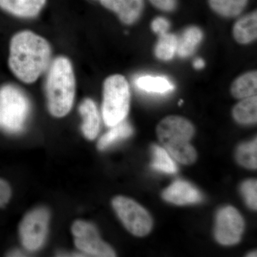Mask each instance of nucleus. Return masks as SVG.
I'll use <instances>...</instances> for the list:
<instances>
[{
  "mask_svg": "<svg viewBox=\"0 0 257 257\" xmlns=\"http://www.w3.org/2000/svg\"><path fill=\"white\" fill-rule=\"evenodd\" d=\"M192 123L179 116H168L157 125L160 143L172 158L183 165H191L197 160V152L190 144L194 135Z\"/></svg>",
  "mask_w": 257,
  "mask_h": 257,
  "instance_id": "3",
  "label": "nucleus"
},
{
  "mask_svg": "<svg viewBox=\"0 0 257 257\" xmlns=\"http://www.w3.org/2000/svg\"><path fill=\"white\" fill-rule=\"evenodd\" d=\"M244 222L239 211L232 207L223 208L216 215L215 234L218 242L233 245L239 242L243 234Z\"/></svg>",
  "mask_w": 257,
  "mask_h": 257,
  "instance_id": "9",
  "label": "nucleus"
},
{
  "mask_svg": "<svg viewBox=\"0 0 257 257\" xmlns=\"http://www.w3.org/2000/svg\"><path fill=\"white\" fill-rule=\"evenodd\" d=\"M177 37L168 32L159 35L155 49V56L159 60L169 61L173 58L177 52Z\"/></svg>",
  "mask_w": 257,
  "mask_h": 257,
  "instance_id": "20",
  "label": "nucleus"
},
{
  "mask_svg": "<svg viewBox=\"0 0 257 257\" xmlns=\"http://www.w3.org/2000/svg\"><path fill=\"white\" fill-rule=\"evenodd\" d=\"M232 115L236 122L241 124H256L257 121L256 95L242 99L233 108Z\"/></svg>",
  "mask_w": 257,
  "mask_h": 257,
  "instance_id": "17",
  "label": "nucleus"
},
{
  "mask_svg": "<svg viewBox=\"0 0 257 257\" xmlns=\"http://www.w3.org/2000/svg\"><path fill=\"white\" fill-rule=\"evenodd\" d=\"M236 160L246 168L256 170L257 167L256 139L251 143L243 144L238 147L236 154Z\"/></svg>",
  "mask_w": 257,
  "mask_h": 257,
  "instance_id": "23",
  "label": "nucleus"
},
{
  "mask_svg": "<svg viewBox=\"0 0 257 257\" xmlns=\"http://www.w3.org/2000/svg\"><path fill=\"white\" fill-rule=\"evenodd\" d=\"M202 30L195 26L186 29L180 37H177V55L181 57H187L192 55L198 45L202 42Z\"/></svg>",
  "mask_w": 257,
  "mask_h": 257,
  "instance_id": "15",
  "label": "nucleus"
},
{
  "mask_svg": "<svg viewBox=\"0 0 257 257\" xmlns=\"http://www.w3.org/2000/svg\"><path fill=\"white\" fill-rule=\"evenodd\" d=\"M152 155L153 160L151 166L154 170L167 174H174L177 172L175 162L165 148L155 145L152 147Z\"/></svg>",
  "mask_w": 257,
  "mask_h": 257,
  "instance_id": "22",
  "label": "nucleus"
},
{
  "mask_svg": "<svg viewBox=\"0 0 257 257\" xmlns=\"http://www.w3.org/2000/svg\"><path fill=\"white\" fill-rule=\"evenodd\" d=\"M247 256H257L256 251H253V252L249 253H248Z\"/></svg>",
  "mask_w": 257,
  "mask_h": 257,
  "instance_id": "29",
  "label": "nucleus"
},
{
  "mask_svg": "<svg viewBox=\"0 0 257 257\" xmlns=\"http://www.w3.org/2000/svg\"><path fill=\"white\" fill-rule=\"evenodd\" d=\"M49 221L50 213L46 208H37L27 214L19 229L24 247L31 251L41 247L46 238Z\"/></svg>",
  "mask_w": 257,
  "mask_h": 257,
  "instance_id": "7",
  "label": "nucleus"
},
{
  "mask_svg": "<svg viewBox=\"0 0 257 257\" xmlns=\"http://www.w3.org/2000/svg\"><path fill=\"white\" fill-rule=\"evenodd\" d=\"M155 8L165 12L173 11L177 6V0H150Z\"/></svg>",
  "mask_w": 257,
  "mask_h": 257,
  "instance_id": "27",
  "label": "nucleus"
},
{
  "mask_svg": "<svg viewBox=\"0 0 257 257\" xmlns=\"http://www.w3.org/2000/svg\"><path fill=\"white\" fill-rule=\"evenodd\" d=\"M257 72L251 71L237 77L231 86V95L236 99H245L256 95Z\"/></svg>",
  "mask_w": 257,
  "mask_h": 257,
  "instance_id": "16",
  "label": "nucleus"
},
{
  "mask_svg": "<svg viewBox=\"0 0 257 257\" xmlns=\"http://www.w3.org/2000/svg\"><path fill=\"white\" fill-rule=\"evenodd\" d=\"M233 36L234 40L241 45H248L256 40V10L245 15L235 23Z\"/></svg>",
  "mask_w": 257,
  "mask_h": 257,
  "instance_id": "14",
  "label": "nucleus"
},
{
  "mask_svg": "<svg viewBox=\"0 0 257 257\" xmlns=\"http://www.w3.org/2000/svg\"><path fill=\"white\" fill-rule=\"evenodd\" d=\"M194 68L196 69H201L204 67V62L202 59L198 58L197 60H194V63H193Z\"/></svg>",
  "mask_w": 257,
  "mask_h": 257,
  "instance_id": "28",
  "label": "nucleus"
},
{
  "mask_svg": "<svg viewBox=\"0 0 257 257\" xmlns=\"http://www.w3.org/2000/svg\"><path fill=\"white\" fill-rule=\"evenodd\" d=\"M79 111L83 118V135L89 140H94L100 130V117L94 101L85 99L81 103Z\"/></svg>",
  "mask_w": 257,
  "mask_h": 257,
  "instance_id": "13",
  "label": "nucleus"
},
{
  "mask_svg": "<svg viewBox=\"0 0 257 257\" xmlns=\"http://www.w3.org/2000/svg\"><path fill=\"white\" fill-rule=\"evenodd\" d=\"M162 197L167 202L178 205L195 204L202 201V196L192 184L184 181H176L163 192Z\"/></svg>",
  "mask_w": 257,
  "mask_h": 257,
  "instance_id": "10",
  "label": "nucleus"
},
{
  "mask_svg": "<svg viewBox=\"0 0 257 257\" xmlns=\"http://www.w3.org/2000/svg\"><path fill=\"white\" fill-rule=\"evenodd\" d=\"M72 232L75 246L87 256L113 257L116 256L110 246L101 240L94 225L82 220L72 224Z\"/></svg>",
  "mask_w": 257,
  "mask_h": 257,
  "instance_id": "8",
  "label": "nucleus"
},
{
  "mask_svg": "<svg viewBox=\"0 0 257 257\" xmlns=\"http://www.w3.org/2000/svg\"><path fill=\"white\" fill-rule=\"evenodd\" d=\"M133 133V128L124 120L119 124L111 126V128L107 132L98 142V149L104 150L120 140H124L131 136Z\"/></svg>",
  "mask_w": 257,
  "mask_h": 257,
  "instance_id": "19",
  "label": "nucleus"
},
{
  "mask_svg": "<svg viewBox=\"0 0 257 257\" xmlns=\"http://www.w3.org/2000/svg\"><path fill=\"white\" fill-rule=\"evenodd\" d=\"M112 207L126 229L137 236H145L152 228L148 211L130 198L118 196L112 200Z\"/></svg>",
  "mask_w": 257,
  "mask_h": 257,
  "instance_id": "6",
  "label": "nucleus"
},
{
  "mask_svg": "<svg viewBox=\"0 0 257 257\" xmlns=\"http://www.w3.org/2000/svg\"><path fill=\"white\" fill-rule=\"evenodd\" d=\"M51 47L43 37L30 31L18 32L12 38L8 64L22 82H35L48 67Z\"/></svg>",
  "mask_w": 257,
  "mask_h": 257,
  "instance_id": "1",
  "label": "nucleus"
},
{
  "mask_svg": "<svg viewBox=\"0 0 257 257\" xmlns=\"http://www.w3.org/2000/svg\"><path fill=\"white\" fill-rule=\"evenodd\" d=\"M100 3L116 13L121 23L126 25L136 23L144 9V0H100Z\"/></svg>",
  "mask_w": 257,
  "mask_h": 257,
  "instance_id": "11",
  "label": "nucleus"
},
{
  "mask_svg": "<svg viewBox=\"0 0 257 257\" xmlns=\"http://www.w3.org/2000/svg\"><path fill=\"white\" fill-rule=\"evenodd\" d=\"M130 90L126 78L114 74L105 79L103 86L101 112L106 126H111L124 121L130 110Z\"/></svg>",
  "mask_w": 257,
  "mask_h": 257,
  "instance_id": "4",
  "label": "nucleus"
},
{
  "mask_svg": "<svg viewBox=\"0 0 257 257\" xmlns=\"http://www.w3.org/2000/svg\"><path fill=\"white\" fill-rule=\"evenodd\" d=\"M45 89L50 114L58 118L68 114L75 96V77L72 63L67 57H58L52 62Z\"/></svg>",
  "mask_w": 257,
  "mask_h": 257,
  "instance_id": "2",
  "label": "nucleus"
},
{
  "mask_svg": "<svg viewBox=\"0 0 257 257\" xmlns=\"http://www.w3.org/2000/svg\"><path fill=\"white\" fill-rule=\"evenodd\" d=\"M30 112V102L21 89L13 84L0 88V126L9 133L23 130Z\"/></svg>",
  "mask_w": 257,
  "mask_h": 257,
  "instance_id": "5",
  "label": "nucleus"
},
{
  "mask_svg": "<svg viewBox=\"0 0 257 257\" xmlns=\"http://www.w3.org/2000/svg\"><path fill=\"white\" fill-rule=\"evenodd\" d=\"M11 195L12 191L9 184L3 179H0V207L8 204Z\"/></svg>",
  "mask_w": 257,
  "mask_h": 257,
  "instance_id": "26",
  "label": "nucleus"
},
{
  "mask_svg": "<svg viewBox=\"0 0 257 257\" xmlns=\"http://www.w3.org/2000/svg\"><path fill=\"white\" fill-rule=\"evenodd\" d=\"M248 0H208L216 14L224 18H235L242 13Z\"/></svg>",
  "mask_w": 257,
  "mask_h": 257,
  "instance_id": "18",
  "label": "nucleus"
},
{
  "mask_svg": "<svg viewBox=\"0 0 257 257\" xmlns=\"http://www.w3.org/2000/svg\"><path fill=\"white\" fill-rule=\"evenodd\" d=\"M151 28L153 32L157 35H162L168 32L170 29V23L166 19L159 17L152 21Z\"/></svg>",
  "mask_w": 257,
  "mask_h": 257,
  "instance_id": "25",
  "label": "nucleus"
},
{
  "mask_svg": "<svg viewBox=\"0 0 257 257\" xmlns=\"http://www.w3.org/2000/svg\"><path fill=\"white\" fill-rule=\"evenodd\" d=\"M241 192L248 207L253 210L257 208V182L255 179L245 181L241 186Z\"/></svg>",
  "mask_w": 257,
  "mask_h": 257,
  "instance_id": "24",
  "label": "nucleus"
},
{
  "mask_svg": "<svg viewBox=\"0 0 257 257\" xmlns=\"http://www.w3.org/2000/svg\"><path fill=\"white\" fill-rule=\"evenodd\" d=\"M135 83L142 90L148 92L164 94L174 89L173 84L165 77L143 76L139 77Z\"/></svg>",
  "mask_w": 257,
  "mask_h": 257,
  "instance_id": "21",
  "label": "nucleus"
},
{
  "mask_svg": "<svg viewBox=\"0 0 257 257\" xmlns=\"http://www.w3.org/2000/svg\"><path fill=\"white\" fill-rule=\"evenodd\" d=\"M47 0H0V9L22 18H35L45 6Z\"/></svg>",
  "mask_w": 257,
  "mask_h": 257,
  "instance_id": "12",
  "label": "nucleus"
}]
</instances>
